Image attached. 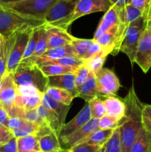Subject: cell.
I'll return each mask as SVG.
<instances>
[{
    "label": "cell",
    "mask_w": 151,
    "mask_h": 152,
    "mask_svg": "<svg viewBox=\"0 0 151 152\" xmlns=\"http://www.w3.org/2000/svg\"><path fill=\"white\" fill-rule=\"evenodd\" d=\"M125 114L120 121L118 127L121 152H130V148L142 127L143 104L136 95L133 86L124 99Z\"/></svg>",
    "instance_id": "1"
},
{
    "label": "cell",
    "mask_w": 151,
    "mask_h": 152,
    "mask_svg": "<svg viewBox=\"0 0 151 152\" xmlns=\"http://www.w3.org/2000/svg\"><path fill=\"white\" fill-rule=\"evenodd\" d=\"M44 24V21L27 17L0 4V34L4 38L28 29L38 28Z\"/></svg>",
    "instance_id": "2"
},
{
    "label": "cell",
    "mask_w": 151,
    "mask_h": 152,
    "mask_svg": "<svg viewBox=\"0 0 151 152\" xmlns=\"http://www.w3.org/2000/svg\"><path fill=\"white\" fill-rule=\"evenodd\" d=\"M13 74L16 86H32L42 94L48 88V77L36 64L19 63Z\"/></svg>",
    "instance_id": "3"
},
{
    "label": "cell",
    "mask_w": 151,
    "mask_h": 152,
    "mask_svg": "<svg viewBox=\"0 0 151 152\" xmlns=\"http://www.w3.org/2000/svg\"><path fill=\"white\" fill-rule=\"evenodd\" d=\"M78 0H56L44 16L46 24L68 30Z\"/></svg>",
    "instance_id": "4"
},
{
    "label": "cell",
    "mask_w": 151,
    "mask_h": 152,
    "mask_svg": "<svg viewBox=\"0 0 151 152\" xmlns=\"http://www.w3.org/2000/svg\"><path fill=\"white\" fill-rule=\"evenodd\" d=\"M147 16H143L131 22L126 29L122 42L120 46V51L127 55L131 62L132 66L135 63L138 45L141 36L147 23Z\"/></svg>",
    "instance_id": "5"
},
{
    "label": "cell",
    "mask_w": 151,
    "mask_h": 152,
    "mask_svg": "<svg viewBox=\"0 0 151 152\" xmlns=\"http://www.w3.org/2000/svg\"><path fill=\"white\" fill-rule=\"evenodd\" d=\"M56 0H25L10 4H1L27 17L44 21V16Z\"/></svg>",
    "instance_id": "6"
},
{
    "label": "cell",
    "mask_w": 151,
    "mask_h": 152,
    "mask_svg": "<svg viewBox=\"0 0 151 152\" xmlns=\"http://www.w3.org/2000/svg\"><path fill=\"white\" fill-rule=\"evenodd\" d=\"M127 28V26L120 23L110 28L99 38L94 40H96L109 54L115 56L120 51V46Z\"/></svg>",
    "instance_id": "7"
},
{
    "label": "cell",
    "mask_w": 151,
    "mask_h": 152,
    "mask_svg": "<svg viewBox=\"0 0 151 152\" xmlns=\"http://www.w3.org/2000/svg\"><path fill=\"white\" fill-rule=\"evenodd\" d=\"M134 62L144 74L151 68V26L148 23V19L138 45Z\"/></svg>",
    "instance_id": "8"
},
{
    "label": "cell",
    "mask_w": 151,
    "mask_h": 152,
    "mask_svg": "<svg viewBox=\"0 0 151 152\" xmlns=\"http://www.w3.org/2000/svg\"><path fill=\"white\" fill-rule=\"evenodd\" d=\"M99 96H115L121 87L118 78L115 73L108 68H103L95 74Z\"/></svg>",
    "instance_id": "9"
},
{
    "label": "cell",
    "mask_w": 151,
    "mask_h": 152,
    "mask_svg": "<svg viewBox=\"0 0 151 152\" xmlns=\"http://www.w3.org/2000/svg\"><path fill=\"white\" fill-rule=\"evenodd\" d=\"M35 29H28L21 31L16 34L15 42L10 50L7 65V72L13 73L22 60L27 45L29 42L33 31Z\"/></svg>",
    "instance_id": "10"
},
{
    "label": "cell",
    "mask_w": 151,
    "mask_h": 152,
    "mask_svg": "<svg viewBox=\"0 0 151 152\" xmlns=\"http://www.w3.org/2000/svg\"><path fill=\"white\" fill-rule=\"evenodd\" d=\"M43 94L32 86H17L14 105L25 111L35 109L41 104Z\"/></svg>",
    "instance_id": "11"
},
{
    "label": "cell",
    "mask_w": 151,
    "mask_h": 152,
    "mask_svg": "<svg viewBox=\"0 0 151 152\" xmlns=\"http://www.w3.org/2000/svg\"><path fill=\"white\" fill-rule=\"evenodd\" d=\"M99 119L91 118L90 121L72 134L62 139H59L62 148L70 149L84 142L93 132L99 130Z\"/></svg>",
    "instance_id": "12"
},
{
    "label": "cell",
    "mask_w": 151,
    "mask_h": 152,
    "mask_svg": "<svg viewBox=\"0 0 151 152\" xmlns=\"http://www.w3.org/2000/svg\"><path fill=\"white\" fill-rule=\"evenodd\" d=\"M109 0H78L71 18V24L78 18L97 12H107L112 6Z\"/></svg>",
    "instance_id": "13"
},
{
    "label": "cell",
    "mask_w": 151,
    "mask_h": 152,
    "mask_svg": "<svg viewBox=\"0 0 151 152\" xmlns=\"http://www.w3.org/2000/svg\"><path fill=\"white\" fill-rule=\"evenodd\" d=\"M17 93V86L13 73L7 72L0 83V105L4 108L14 105Z\"/></svg>",
    "instance_id": "14"
},
{
    "label": "cell",
    "mask_w": 151,
    "mask_h": 152,
    "mask_svg": "<svg viewBox=\"0 0 151 152\" xmlns=\"http://www.w3.org/2000/svg\"><path fill=\"white\" fill-rule=\"evenodd\" d=\"M45 30L47 37V50L70 45L74 38L67 30L46 23Z\"/></svg>",
    "instance_id": "15"
},
{
    "label": "cell",
    "mask_w": 151,
    "mask_h": 152,
    "mask_svg": "<svg viewBox=\"0 0 151 152\" xmlns=\"http://www.w3.org/2000/svg\"><path fill=\"white\" fill-rule=\"evenodd\" d=\"M91 113H90V106L88 102H86L82 109L78 112V114L68 123H65L61 129L59 134V139H62L82 127L89 122L91 119Z\"/></svg>",
    "instance_id": "16"
},
{
    "label": "cell",
    "mask_w": 151,
    "mask_h": 152,
    "mask_svg": "<svg viewBox=\"0 0 151 152\" xmlns=\"http://www.w3.org/2000/svg\"><path fill=\"white\" fill-rule=\"evenodd\" d=\"M48 87L58 88L68 91L74 98L78 97L75 84V74H66L48 77Z\"/></svg>",
    "instance_id": "17"
},
{
    "label": "cell",
    "mask_w": 151,
    "mask_h": 152,
    "mask_svg": "<svg viewBox=\"0 0 151 152\" xmlns=\"http://www.w3.org/2000/svg\"><path fill=\"white\" fill-rule=\"evenodd\" d=\"M69 56H76L75 50H74L71 44L62 46V47L48 49L41 56L36 58L31 64H36V65L39 66L41 64L46 62L56 60V59H59Z\"/></svg>",
    "instance_id": "18"
},
{
    "label": "cell",
    "mask_w": 151,
    "mask_h": 152,
    "mask_svg": "<svg viewBox=\"0 0 151 152\" xmlns=\"http://www.w3.org/2000/svg\"><path fill=\"white\" fill-rule=\"evenodd\" d=\"M120 23L121 22L118 17V7L115 4H113L109 10L105 12V15L101 19L95 32L93 39H96L105 31Z\"/></svg>",
    "instance_id": "19"
},
{
    "label": "cell",
    "mask_w": 151,
    "mask_h": 152,
    "mask_svg": "<svg viewBox=\"0 0 151 152\" xmlns=\"http://www.w3.org/2000/svg\"><path fill=\"white\" fill-rule=\"evenodd\" d=\"M103 102L106 107V115L121 121L125 114V104L123 99L116 96L105 97Z\"/></svg>",
    "instance_id": "20"
},
{
    "label": "cell",
    "mask_w": 151,
    "mask_h": 152,
    "mask_svg": "<svg viewBox=\"0 0 151 152\" xmlns=\"http://www.w3.org/2000/svg\"><path fill=\"white\" fill-rule=\"evenodd\" d=\"M77 91H78V97L85 100L86 102H89L93 98L99 97L95 74L90 72L87 81L81 86L77 88Z\"/></svg>",
    "instance_id": "21"
},
{
    "label": "cell",
    "mask_w": 151,
    "mask_h": 152,
    "mask_svg": "<svg viewBox=\"0 0 151 152\" xmlns=\"http://www.w3.org/2000/svg\"><path fill=\"white\" fill-rule=\"evenodd\" d=\"M41 105L50 108V110H52L56 114L58 119H59V123H60L61 126L62 127V126L65 124V119H66L67 114H68V112L70 106L56 102L54 99H52L50 96H48L46 93L43 94Z\"/></svg>",
    "instance_id": "22"
},
{
    "label": "cell",
    "mask_w": 151,
    "mask_h": 152,
    "mask_svg": "<svg viewBox=\"0 0 151 152\" xmlns=\"http://www.w3.org/2000/svg\"><path fill=\"white\" fill-rule=\"evenodd\" d=\"M143 16H145L143 12L130 3L118 7V17H119L120 22L127 27L131 22H134L135 20Z\"/></svg>",
    "instance_id": "23"
},
{
    "label": "cell",
    "mask_w": 151,
    "mask_h": 152,
    "mask_svg": "<svg viewBox=\"0 0 151 152\" xmlns=\"http://www.w3.org/2000/svg\"><path fill=\"white\" fill-rule=\"evenodd\" d=\"M37 111H38V116L41 119V120L53 132H56L59 136V134L60 132L61 129H62V126H61L59 119H58L56 114L50 108L44 106L41 104L37 108Z\"/></svg>",
    "instance_id": "24"
},
{
    "label": "cell",
    "mask_w": 151,
    "mask_h": 152,
    "mask_svg": "<svg viewBox=\"0 0 151 152\" xmlns=\"http://www.w3.org/2000/svg\"><path fill=\"white\" fill-rule=\"evenodd\" d=\"M130 152H151V133L144 128H141Z\"/></svg>",
    "instance_id": "25"
},
{
    "label": "cell",
    "mask_w": 151,
    "mask_h": 152,
    "mask_svg": "<svg viewBox=\"0 0 151 152\" xmlns=\"http://www.w3.org/2000/svg\"><path fill=\"white\" fill-rule=\"evenodd\" d=\"M47 50V37L45 30V24L39 27L38 30V38L37 41L36 47L33 54L29 58L22 59L20 63L31 64L36 58L41 56Z\"/></svg>",
    "instance_id": "26"
},
{
    "label": "cell",
    "mask_w": 151,
    "mask_h": 152,
    "mask_svg": "<svg viewBox=\"0 0 151 152\" xmlns=\"http://www.w3.org/2000/svg\"><path fill=\"white\" fill-rule=\"evenodd\" d=\"M39 146L41 152H58L62 148L59 136L54 132L39 138Z\"/></svg>",
    "instance_id": "27"
},
{
    "label": "cell",
    "mask_w": 151,
    "mask_h": 152,
    "mask_svg": "<svg viewBox=\"0 0 151 152\" xmlns=\"http://www.w3.org/2000/svg\"><path fill=\"white\" fill-rule=\"evenodd\" d=\"M17 152H40L39 137L36 135L16 138Z\"/></svg>",
    "instance_id": "28"
},
{
    "label": "cell",
    "mask_w": 151,
    "mask_h": 152,
    "mask_svg": "<svg viewBox=\"0 0 151 152\" xmlns=\"http://www.w3.org/2000/svg\"><path fill=\"white\" fill-rule=\"evenodd\" d=\"M114 130L113 129H104V130L99 129L93 132L81 143H87L103 147L111 137Z\"/></svg>",
    "instance_id": "29"
},
{
    "label": "cell",
    "mask_w": 151,
    "mask_h": 152,
    "mask_svg": "<svg viewBox=\"0 0 151 152\" xmlns=\"http://www.w3.org/2000/svg\"><path fill=\"white\" fill-rule=\"evenodd\" d=\"M107 55H109V53L103 49L99 53L84 60V65L89 70L90 72L95 74H97L102 68H103V65Z\"/></svg>",
    "instance_id": "30"
},
{
    "label": "cell",
    "mask_w": 151,
    "mask_h": 152,
    "mask_svg": "<svg viewBox=\"0 0 151 152\" xmlns=\"http://www.w3.org/2000/svg\"><path fill=\"white\" fill-rule=\"evenodd\" d=\"M93 41H94L93 39H87L76 38V37H74L71 45H72L73 48L75 50L76 56L78 59H81L83 62L85 59L87 53H88L89 48H90V45L93 42Z\"/></svg>",
    "instance_id": "31"
},
{
    "label": "cell",
    "mask_w": 151,
    "mask_h": 152,
    "mask_svg": "<svg viewBox=\"0 0 151 152\" xmlns=\"http://www.w3.org/2000/svg\"><path fill=\"white\" fill-rule=\"evenodd\" d=\"M45 93L56 102L67 105H70L73 99H74L73 96L68 91L58 88L48 87Z\"/></svg>",
    "instance_id": "32"
},
{
    "label": "cell",
    "mask_w": 151,
    "mask_h": 152,
    "mask_svg": "<svg viewBox=\"0 0 151 152\" xmlns=\"http://www.w3.org/2000/svg\"><path fill=\"white\" fill-rule=\"evenodd\" d=\"M41 71L44 73L46 77L58 76L66 74H75L78 68H70V67L62 66L59 65H40Z\"/></svg>",
    "instance_id": "33"
},
{
    "label": "cell",
    "mask_w": 151,
    "mask_h": 152,
    "mask_svg": "<svg viewBox=\"0 0 151 152\" xmlns=\"http://www.w3.org/2000/svg\"><path fill=\"white\" fill-rule=\"evenodd\" d=\"M41 127L42 126H39L37 123L24 120V123L22 125V126L19 129L13 131V134L14 135V137L16 138L29 136V135H36V136L38 137Z\"/></svg>",
    "instance_id": "34"
},
{
    "label": "cell",
    "mask_w": 151,
    "mask_h": 152,
    "mask_svg": "<svg viewBox=\"0 0 151 152\" xmlns=\"http://www.w3.org/2000/svg\"><path fill=\"white\" fill-rule=\"evenodd\" d=\"M59 65L65 67H70V68H79L81 66L84 65V62L81 59H78L77 56H65V57L61 58V59H56V60L49 61V62H46L44 63L41 64L42 65ZM40 66V65H39Z\"/></svg>",
    "instance_id": "35"
},
{
    "label": "cell",
    "mask_w": 151,
    "mask_h": 152,
    "mask_svg": "<svg viewBox=\"0 0 151 152\" xmlns=\"http://www.w3.org/2000/svg\"><path fill=\"white\" fill-rule=\"evenodd\" d=\"M88 102L90 106L91 117L95 119H101L106 115V107L103 102V99L99 97L93 98Z\"/></svg>",
    "instance_id": "36"
},
{
    "label": "cell",
    "mask_w": 151,
    "mask_h": 152,
    "mask_svg": "<svg viewBox=\"0 0 151 152\" xmlns=\"http://www.w3.org/2000/svg\"><path fill=\"white\" fill-rule=\"evenodd\" d=\"M16 34L11 36L8 38H5L6 42V50L4 52V54L2 56H0V77H3L4 74L7 71V60H8L9 55H10V50L13 45V43L15 42Z\"/></svg>",
    "instance_id": "37"
},
{
    "label": "cell",
    "mask_w": 151,
    "mask_h": 152,
    "mask_svg": "<svg viewBox=\"0 0 151 152\" xmlns=\"http://www.w3.org/2000/svg\"><path fill=\"white\" fill-rule=\"evenodd\" d=\"M105 146V152H121V140H120L119 129L114 130L112 136L107 141Z\"/></svg>",
    "instance_id": "38"
},
{
    "label": "cell",
    "mask_w": 151,
    "mask_h": 152,
    "mask_svg": "<svg viewBox=\"0 0 151 152\" xmlns=\"http://www.w3.org/2000/svg\"><path fill=\"white\" fill-rule=\"evenodd\" d=\"M38 30H39V27L35 28V29L33 31L29 42H28V45H27L26 49H25V53H24L22 59H27V58L30 57V56L33 54L34 51H35L36 50V47L37 41H38Z\"/></svg>",
    "instance_id": "39"
},
{
    "label": "cell",
    "mask_w": 151,
    "mask_h": 152,
    "mask_svg": "<svg viewBox=\"0 0 151 152\" xmlns=\"http://www.w3.org/2000/svg\"><path fill=\"white\" fill-rule=\"evenodd\" d=\"M120 126V122L115 119L105 115L101 119L99 122V129H116Z\"/></svg>",
    "instance_id": "40"
},
{
    "label": "cell",
    "mask_w": 151,
    "mask_h": 152,
    "mask_svg": "<svg viewBox=\"0 0 151 152\" xmlns=\"http://www.w3.org/2000/svg\"><path fill=\"white\" fill-rule=\"evenodd\" d=\"M90 72L84 65L78 68L75 73V84L76 88L79 87L84 84L90 76Z\"/></svg>",
    "instance_id": "41"
},
{
    "label": "cell",
    "mask_w": 151,
    "mask_h": 152,
    "mask_svg": "<svg viewBox=\"0 0 151 152\" xmlns=\"http://www.w3.org/2000/svg\"><path fill=\"white\" fill-rule=\"evenodd\" d=\"M142 126L151 133V105H144L142 108Z\"/></svg>",
    "instance_id": "42"
},
{
    "label": "cell",
    "mask_w": 151,
    "mask_h": 152,
    "mask_svg": "<svg viewBox=\"0 0 151 152\" xmlns=\"http://www.w3.org/2000/svg\"><path fill=\"white\" fill-rule=\"evenodd\" d=\"M105 146V145H104ZM103 147L87 143H80L72 148L73 152H101Z\"/></svg>",
    "instance_id": "43"
},
{
    "label": "cell",
    "mask_w": 151,
    "mask_h": 152,
    "mask_svg": "<svg viewBox=\"0 0 151 152\" xmlns=\"http://www.w3.org/2000/svg\"><path fill=\"white\" fill-rule=\"evenodd\" d=\"M130 3L142 10L144 14L148 17L150 10V0H130Z\"/></svg>",
    "instance_id": "44"
},
{
    "label": "cell",
    "mask_w": 151,
    "mask_h": 152,
    "mask_svg": "<svg viewBox=\"0 0 151 152\" xmlns=\"http://www.w3.org/2000/svg\"><path fill=\"white\" fill-rule=\"evenodd\" d=\"M13 137L14 135L12 131L4 125L0 124V145L6 143Z\"/></svg>",
    "instance_id": "45"
},
{
    "label": "cell",
    "mask_w": 151,
    "mask_h": 152,
    "mask_svg": "<svg viewBox=\"0 0 151 152\" xmlns=\"http://www.w3.org/2000/svg\"><path fill=\"white\" fill-rule=\"evenodd\" d=\"M0 152H17L16 138L13 137L7 142L0 145Z\"/></svg>",
    "instance_id": "46"
},
{
    "label": "cell",
    "mask_w": 151,
    "mask_h": 152,
    "mask_svg": "<svg viewBox=\"0 0 151 152\" xmlns=\"http://www.w3.org/2000/svg\"><path fill=\"white\" fill-rule=\"evenodd\" d=\"M9 119H10V117H9L7 111L2 106L0 105V124L4 125V126L8 128Z\"/></svg>",
    "instance_id": "47"
},
{
    "label": "cell",
    "mask_w": 151,
    "mask_h": 152,
    "mask_svg": "<svg viewBox=\"0 0 151 152\" xmlns=\"http://www.w3.org/2000/svg\"><path fill=\"white\" fill-rule=\"evenodd\" d=\"M6 50V42L5 38L0 34V56H2L4 54Z\"/></svg>",
    "instance_id": "48"
},
{
    "label": "cell",
    "mask_w": 151,
    "mask_h": 152,
    "mask_svg": "<svg viewBox=\"0 0 151 152\" xmlns=\"http://www.w3.org/2000/svg\"><path fill=\"white\" fill-rule=\"evenodd\" d=\"M112 4H115L118 7H121L130 3V0H109Z\"/></svg>",
    "instance_id": "49"
},
{
    "label": "cell",
    "mask_w": 151,
    "mask_h": 152,
    "mask_svg": "<svg viewBox=\"0 0 151 152\" xmlns=\"http://www.w3.org/2000/svg\"><path fill=\"white\" fill-rule=\"evenodd\" d=\"M25 0H0V4H10V3L19 2Z\"/></svg>",
    "instance_id": "50"
},
{
    "label": "cell",
    "mask_w": 151,
    "mask_h": 152,
    "mask_svg": "<svg viewBox=\"0 0 151 152\" xmlns=\"http://www.w3.org/2000/svg\"><path fill=\"white\" fill-rule=\"evenodd\" d=\"M58 152H73V151H72V149H71V148H70V149H62V151H58Z\"/></svg>",
    "instance_id": "51"
},
{
    "label": "cell",
    "mask_w": 151,
    "mask_h": 152,
    "mask_svg": "<svg viewBox=\"0 0 151 152\" xmlns=\"http://www.w3.org/2000/svg\"><path fill=\"white\" fill-rule=\"evenodd\" d=\"M148 23H149L150 25L151 26V18H148Z\"/></svg>",
    "instance_id": "52"
},
{
    "label": "cell",
    "mask_w": 151,
    "mask_h": 152,
    "mask_svg": "<svg viewBox=\"0 0 151 152\" xmlns=\"http://www.w3.org/2000/svg\"><path fill=\"white\" fill-rule=\"evenodd\" d=\"M148 18H151V10H150L149 14H148Z\"/></svg>",
    "instance_id": "53"
},
{
    "label": "cell",
    "mask_w": 151,
    "mask_h": 152,
    "mask_svg": "<svg viewBox=\"0 0 151 152\" xmlns=\"http://www.w3.org/2000/svg\"><path fill=\"white\" fill-rule=\"evenodd\" d=\"M105 146H103V148H102V151H101V152H104V151H105Z\"/></svg>",
    "instance_id": "54"
},
{
    "label": "cell",
    "mask_w": 151,
    "mask_h": 152,
    "mask_svg": "<svg viewBox=\"0 0 151 152\" xmlns=\"http://www.w3.org/2000/svg\"><path fill=\"white\" fill-rule=\"evenodd\" d=\"M2 77H0V83H1V79H2Z\"/></svg>",
    "instance_id": "55"
},
{
    "label": "cell",
    "mask_w": 151,
    "mask_h": 152,
    "mask_svg": "<svg viewBox=\"0 0 151 152\" xmlns=\"http://www.w3.org/2000/svg\"><path fill=\"white\" fill-rule=\"evenodd\" d=\"M150 10H151V0H150Z\"/></svg>",
    "instance_id": "56"
},
{
    "label": "cell",
    "mask_w": 151,
    "mask_h": 152,
    "mask_svg": "<svg viewBox=\"0 0 151 152\" xmlns=\"http://www.w3.org/2000/svg\"><path fill=\"white\" fill-rule=\"evenodd\" d=\"M104 152H105V151H104Z\"/></svg>",
    "instance_id": "57"
},
{
    "label": "cell",
    "mask_w": 151,
    "mask_h": 152,
    "mask_svg": "<svg viewBox=\"0 0 151 152\" xmlns=\"http://www.w3.org/2000/svg\"><path fill=\"white\" fill-rule=\"evenodd\" d=\"M40 152H41V151H40Z\"/></svg>",
    "instance_id": "58"
}]
</instances>
